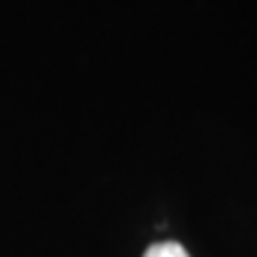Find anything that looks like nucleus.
Wrapping results in <instances>:
<instances>
[{
	"label": "nucleus",
	"mask_w": 257,
	"mask_h": 257,
	"mask_svg": "<svg viewBox=\"0 0 257 257\" xmlns=\"http://www.w3.org/2000/svg\"><path fill=\"white\" fill-rule=\"evenodd\" d=\"M143 257H191L186 252V248L181 243H174V240H162V243H155L146 250Z\"/></svg>",
	"instance_id": "f257e3e1"
}]
</instances>
